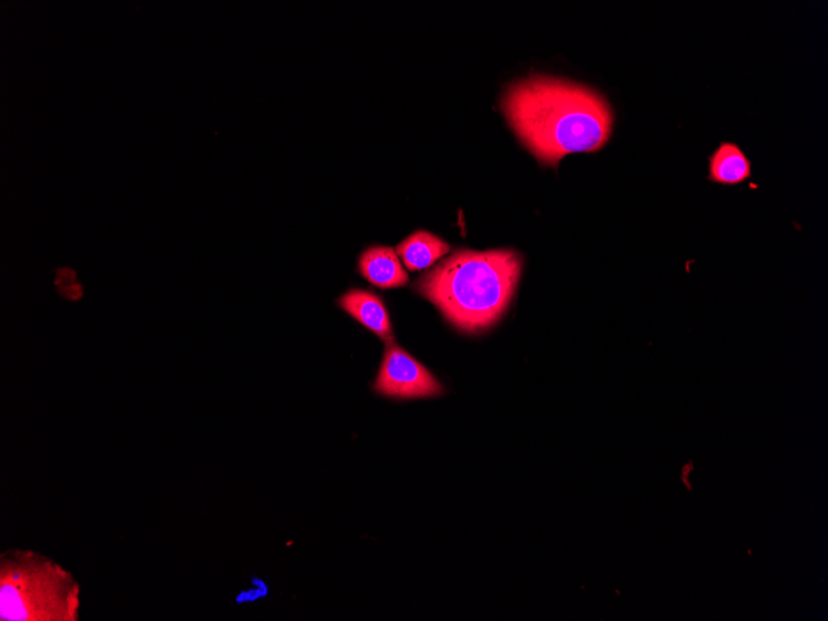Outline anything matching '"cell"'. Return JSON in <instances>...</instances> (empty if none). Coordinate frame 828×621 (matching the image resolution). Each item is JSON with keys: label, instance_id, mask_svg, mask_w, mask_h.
I'll list each match as a JSON object with an SVG mask.
<instances>
[{"label": "cell", "instance_id": "30bf717a", "mask_svg": "<svg viewBox=\"0 0 828 621\" xmlns=\"http://www.w3.org/2000/svg\"><path fill=\"white\" fill-rule=\"evenodd\" d=\"M694 470H695L694 461H689V462H688V465H686V466H685V467L683 468V476H681V481H683V482L685 483V487H686V488H687V489H688L689 491L694 490V487H692V483H691V482H689V480H688V476H689V474H691L692 471H694Z\"/></svg>", "mask_w": 828, "mask_h": 621}, {"label": "cell", "instance_id": "9c48e42d", "mask_svg": "<svg viewBox=\"0 0 828 621\" xmlns=\"http://www.w3.org/2000/svg\"><path fill=\"white\" fill-rule=\"evenodd\" d=\"M54 276L55 288L62 299L76 303L85 296V288L80 283L76 271L62 267L55 269Z\"/></svg>", "mask_w": 828, "mask_h": 621}, {"label": "cell", "instance_id": "8992f818", "mask_svg": "<svg viewBox=\"0 0 828 621\" xmlns=\"http://www.w3.org/2000/svg\"><path fill=\"white\" fill-rule=\"evenodd\" d=\"M752 177V162L736 143L722 142L708 157V181L714 184L735 186Z\"/></svg>", "mask_w": 828, "mask_h": 621}, {"label": "cell", "instance_id": "277c9868", "mask_svg": "<svg viewBox=\"0 0 828 621\" xmlns=\"http://www.w3.org/2000/svg\"><path fill=\"white\" fill-rule=\"evenodd\" d=\"M374 388L377 394L398 399L431 398L444 393L427 367L392 343L386 347Z\"/></svg>", "mask_w": 828, "mask_h": 621}, {"label": "cell", "instance_id": "52a82bcc", "mask_svg": "<svg viewBox=\"0 0 828 621\" xmlns=\"http://www.w3.org/2000/svg\"><path fill=\"white\" fill-rule=\"evenodd\" d=\"M360 272L374 286L397 288L406 286L408 275L396 251L391 247H371L360 258Z\"/></svg>", "mask_w": 828, "mask_h": 621}, {"label": "cell", "instance_id": "5b68a950", "mask_svg": "<svg viewBox=\"0 0 828 621\" xmlns=\"http://www.w3.org/2000/svg\"><path fill=\"white\" fill-rule=\"evenodd\" d=\"M340 307L360 322L366 328L379 335L384 342L393 339L389 314L381 299L366 291H350L339 301Z\"/></svg>", "mask_w": 828, "mask_h": 621}, {"label": "cell", "instance_id": "7a4b0ae2", "mask_svg": "<svg viewBox=\"0 0 828 621\" xmlns=\"http://www.w3.org/2000/svg\"><path fill=\"white\" fill-rule=\"evenodd\" d=\"M520 273L521 257L515 251L458 250L419 278L416 289L457 329L479 333L505 313Z\"/></svg>", "mask_w": 828, "mask_h": 621}, {"label": "cell", "instance_id": "ba28073f", "mask_svg": "<svg viewBox=\"0 0 828 621\" xmlns=\"http://www.w3.org/2000/svg\"><path fill=\"white\" fill-rule=\"evenodd\" d=\"M450 246L443 240L418 231L407 237L396 248V254L401 257L408 271H421L435 265V263L449 254Z\"/></svg>", "mask_w": 828, "mask_h": 621}, {"label": "cell", "instance_id": "6da1fadb", "mask_svg": "<svg viewBox=\"0 0 828 621\" xmlns=\"http://www.w3.org/2000/svg\"><path fill=\"white\" fill-rule=\"evenodd\" d=\"M501 106L520 141L552 166L572 153L600 151L613 132L611 103L601 92L570 80L531 75L512 82Z\"/></svg>", "mask_w": 828, "mask_h": 621}, {"label": "cell", "instance_id": "3957f363", "mask_svg": "<svg viewBox=\"0 0 828 621\" xmlns=\"http://www.w3.org/2000/svg\"><path fill=\"white\" fill-rule=\"evenodd\" d=\"M81 586L51 558L31 550L0 554V620L79 621Z\"/></svg>", "mask_w": 828, "mask_h": 621}]
</instances>
